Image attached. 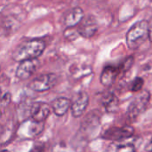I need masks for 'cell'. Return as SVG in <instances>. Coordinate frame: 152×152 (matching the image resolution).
<instances>
[{"label":"cell","instance_id":"cell-1","mask_svg":"<svg viewBox=\"0 0 152 152\" xmlns=\"http://www.w3.org/2000/svg\"><path fill=\"white\" fill-rule=\"evenodd\" d=\"M45 49V44L41 39H31L19 45L12 53L15 61H21L29 59L38 58Z\"/></svg>","mask_w":152,"mask_h":152},{"label":"cell","instance_id":"cell-2","mask_svg":"<svg viewBox=\"0 0 152 152\" xmlns=\"http://www.w3.org/2000/svg\"><path fill=\"white\" fill-rule=\"evenodd\" d=\"M149 38V22L145 20L135 22L126 33V45L129 49H138Z\"/></svg>","mask_w":152,"mask_h":152},{"label":"cell","instance_id":"cell-3","mask_svg":"<svg viewBox=\"0 0 152 152\" xmlns=\"http://www.w3.org/2000/svg\"><path fill=\"white\" fill-rule=\"evenodd\" d=\"M45 129L43 121H37L32 118H25L16 130V136L20 140H32L38 137Z\"/></svg>","mask_w":152,"mask_h":152},{"label":"cell","instance_id":"cell-4","mask_svg":"<svg viewBox=\"0 0 152 152\" xmlns=\"http://www.w3.org/2000/svg\"><path fill=\"white\" fill-rule=\"evenodd\" d=\"M151 100V94L147 90H141L138 94L131 101L127 108V119L130 122H134L138 117L146 110Z\"/></svg>","mask_w":152,"mask_h":152},{"label":"cell","instance_id":"cell-5","mask_svg":"<svg viewBox=\"0 0 152 152\" xmlns=\"http://www.w3.org/2000/svg\"><path fill=\"white\" fill-rule=\"evenodd\" d=\"M134 134V128L132 126H112L106 129L102 134V138L105 140H110L112 142L127 140L131 138Z\"/></svg>","mask_w":152,"mask_h":152},{"label":"cell","instance_id":"cell-6","mask_svg":"<svg viewBox=\"0 0 152 152\" xmlns=\"http://www.w3.org/2000/svg\"><path fill=\"white\" fill-rule=\"evenodd\" d=\"M58 82V77L54 73H47L35 77L28 85L29 88L35 92H45L52 89Z\"/></svg>","mask_w":152,"mask_h":152},{"label":"cell","instance_id":"cell-7","mask_svg":"<svg viewBox=\"0 0 152 152\" xmlns=\"http://www.w3.org/2000/svg\"><path fill=\"white\" fill-rule=\"evenodd\" d=\"M77 32L79 36L85 38H91L95 35L98 30V22L94 16H84L77 25Z\"/></svg>","mask_w":152,"mask_h":152},{"label":"cell","instance_id":"cell-8","mask_svg":"<svg viewBox=\"0 0 152 152\" xmlns=\"http://www.w3.org/2000/svg\"><path fill=\"white\" fill-rule=\"evenodd\" d=\"M39 64L40 63L37 58L20 61V64L16 69V77L20 80H26L29 78L37 71Z\"/></svg>","mask_w":152,"mask_h":152},{"label":"cell","instance_id":"cell-9","mask_svg":"<svg viewBox=\"0 0 152 152\" xmlns=\"http://www.w3.org/2000/svg\"><path fill=\"white\" fill-rule=\"evenodd\" d=\"M89 104V96L86 92H80L71 102V114L74 118H80L85 113Z\"/></svg>","mask_w":152,"mask_h":152},{"label":"cell","instance_id":"cell-10","mask_svg":"<svg viewBox=\"0 0 152 152\" xmlns=\"http://www.w3.org/2000/svg\"><path fill=\"white\" fill-rule=\"evenodd\" d=\"M52 107L42 102H34L32 103L31 109H30V118L37 121H45L51 113Z\"/></svg>","mask_w":152,"mask_h":152},{"label":"cell","instance_id":"cell-11","mask_svg":"<svg viewBox=\"0 0 152 152\" xmlns=\"http://www.w3.org/2000/svg\"><path fill=\"white\" fill-rule=\"evenodd\" d=\"M119 73L120 69L118 66H106L101 74V83L106 87H110L116 81V78Z\"/></svg>","mask_w":152,"mask_h":152},{"label":"cell","instance_id":"cell-12","mask_svg":"<svg viewBox=\"0 0 152 152\" xmlns=\"http://www.w3.org/2000/svg\"><path fill=\"white\" fill-rule=\"evenodd\" d=\"M84 16L85 13L82 8L74 7L70 9L64 16V24L67 28H74L78 25Z\"/></svg>","mask_w":152,"mask_h":152},{"label":"cell","instance_id":"cell-13","mask_svg":"<svg viewBox=\"0 0 152 152\" xmlns=\"http://www.w3.org/2000/svg\"><path fill=\"white\" fill-rule=\"evenodd\" d=\"M70 105H71L70 100L65 97H59L53 101L51 107L56 116L61 117L68 112L69 109L70 108Z\"/></svg>","mask_w":152,"mask_h":152},{"label":"cell","instance_id":"cell-14","mask_svg":"<svg viewBox=\"0 0 152 152\" xmlns=\"http://www.w3.org/2000/svg\"><path fill=\"white\" fill-rule=\"evenodd\" d=\"M102 103L106 110L107 112L113 113L118 110L119 107V100L118 98L112 93H107L102 96Z\"/></svg>","mask_w":152,"mask_h":152},{"label":"cell","instance_id":"cell-15","mask_svg":"<svg viewBox=\"0 0 152 152\" xmlns=\"http://www.w3.org/2000/svg\"><path fill=\"white\" fill-rule=\"evenodd\" d=\"M107 151L113 152H134L135 151L134 145L131 142H126L125 140L122 141H117L111 143Z\"/></svg>","mask_w":152,"mask_h":152},{"label":"cell","instance_id":"cell-16","mask_svg":"<svg viewBox=\"0 0 152 152\" xmlns=\"http://www.w3.org/2000/svg\"><path fill=\"white\" fill-rule=\"evenodd\" d=\"M99 123H100L99 116H97L96 114L94 115V112H91L89 115L86 116V118L82 122L81 129L82 131H86L90 128H96L99 126Z\"/></svg>","mask_w":152,"mask_h":152},{"label":"cell","instance_id":"cell-17","mask_svg":"<svg viewBox=\"0 0 152 152\" xmlns=\"http://www.w3.org/2000/svg\"><path fill=\"white\" fill-rule=\"evenodd\" d=\"M143 86H144V80H143V78H142L140 77H135L132 81L131 86H130V90H131V92L138 93V92H140L142 89Z\"/></svg>","mask_w":152,"mask_h":152},{"label":"cell","instance_id":"cell-18","mask_svg":"<svg viewBox=\"0 0 152 152\" xmlns=\"http://www.w3.org/2000/svg\"><path fill=\"white\" fill-rule=\"evenodd\" d=\"M134 58L133 56H129L126 59H125V61L120 65H118L120 72H126V71L129 70L132 68V66L134 65Z\"/></svg>","mask_w":152,"mask_h":152},{"label":"cell","instance_id":"cell-19","mask_svg":"<svg viewBox=\"0 0 152 152\" xmlns=\"http://www.w3.org/2000/svg\"><path fill=\"white\" fill-rule=\"evenodd\" d=\"M78 32H77V29L76 30H73V28H67V29L65 30L64 32V37L67 38V39H70V40H73V39H76V37L78 36Z\"/></svg>","mask_w":152,"mask_h":152},{"label":"cell","instance_id":"cell-20","mask_svg":"<svg viewBox=\"0 0 152 152\" xmlns=\"http://www.w3.org/2000/svg\"><path fill=\"white\" fill-rule=\"evenodd\" d=\"M10 102H11V94L9 93L2 95V98L0 100V110L1 108H6L9 105Z\"/></svg>","mask_w":152,"mask_h":152},{"label":"cell","instance_id":"cell-21","mask_svg":"<svg viewBox=\"0 0 152 152\" xmlns=\"http://www.w3.org/2000/svg\"><path fill=\"white\" fill-rule=\"evenodd\" d=\"M148 22H149V39L151 42H152V17Z\"/></svg>","mask_w":152,"mask_h":152},{"label":"cell","instance_id":"cell-22","mask_svg":"<svg viewBox=\"0 0 152 152\" xmlns=\"http://www.w3.org/2000/svg\"><path fill=\"white\" fill-rule=\"evenodd\" d=\"M146 151H152V139L150 141V142L147 144L146 148H145Z\"/></svg>","mask_w":152,"mask_h":152},{"label":"cell","instance_id":"cell-23","mask_svg":"<svg viewBox=\"0 0 152 152\" xmlns=\"http://www.w3.org/2000/svg\"><path fill=\"white\" fill-rule=\"evenodd\" d=\"M3 133H4V127L2 126H0V136L2 135Z\"/></svg>","mask_w":152,"mask_h":152},{"label":"cell","instance_id":"cell-24","mask_svg":"<svg viewBox=\"0 0 152 152\" xmlns=\"http://www.w3.org/2000/svg\"><path fill=\"white\" fill-rule=\"evenodd\" d=\"M2 90H1V88H0V100H1V98H2Z\"/></svg>","mask_w":152,"mask_h":152},{"label":"cell","instance_id":"cell-25","mask_svg":"<svg viewBox=\"0 0 152 152\" xmlns=\"http://www.w3.org/2000/svg\"><path fill=\"white\" fill-rule=\"evenodd\" d=\"M1 115H2V112H1V110H0V118H1Z\"/></svg>","mask_w":152,"mask_h":152}]
</instances>
